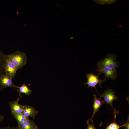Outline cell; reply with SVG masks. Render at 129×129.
I'll list each match as a JSON object with an SVG mask.
<instances>
[{"label": "cell", "mask_w": 129, "mask_h": 129, "mask_svg": "<svg viewBox=\"0 0 129 129\" xmlns=\"http://www.w3.org/2000/svg\"><path fill=\"white\" fill-rule=\"evenodd\" d=\"M89 121L88 120L86 121L87 124V129H97L94 125L93 121H91V124L89 122Z\"/></svg>", "instance_id": "cell-17"}, {"label": "cell", "mask_w": 129, "mask_h": 129, "mask_svg": "<svg viewBox=\"0 0 129 129\" xmlns=\"http://www.w3.org/2000/svg\"><path fill=\"white\" fill-rule=\"evenodd\" d=\"M38 126L33 121L29 119L28 118L21 126L20 129H37Z\"/></svg>", "instance_id": "cell-13"}, {"label": "cell", "mask_w": 129, "mask_h": 129, "mask_svg": "<svg viewBox=\"0 0 129 129\" xmlns=\"http://www.w3.org/2000/svg\"><path fill=\"white\" fill-rule=\"evenodd\" d=\"M115 120L114 122L111 123L106 127L105 129H119L121 127H124L125 123L122 125H119L116 123Z\"/></svg>", "instance_id": "cell-16"}, {"label": "cell", "mask_w": 129, "mask_h": 129, "mask_svg": "<svg viewBox=\"0 0 129 129\" xmlns=\"http://www.w3.org/2000/svg\"><path fill=\"white\" fill-rule=\"evenodd\" d=\"M16 88H17V91L19 93V97H20L21 93H23L25 94L29 95H30L32 92V91L29 89L27 86L25 84H23L20 87L18 86Z\"/></svg>", "instance_id": "cell-14"}, {"label": "cell", "mask_w": 129, "mask_h": 129, "mask_svg": "<svg viewBox=\"0 0 129 129\" xmlns=\"http://www.w3.org/2000/svg\"><path fill=\"white\" fill-rule=\"evenodd\" d=\"M100 98L103 97V101L106 103L110 105L114 110V116H116L115 109L113 107L112 103L113 101L117 100L118 97L115 95V93L113 90L108 89L105 91L100 96Z\"/></svg>", "instance_id": "cell-3"}, {"label": "cell", "mask_w": 129, "mask_h": 129, "mask_svg": "<svg viewBox=\"0 0 129 129\" xmlns=\"http://www.w3.org/2000/svg\"><path fill=\"white\" fill-rule=\"evenodd\" d=\"M3 118V117L0 115V121Z\"/></svg>", "instance_id": "cell-20"}, {"label": "cell", "mask_w": 129, "mask_h": 129, "mask_svg": "<svg viewBox=\"0 0 129 129\" xmlns=\"http://www.w3.org/2000/svg\"><path fill=\"white\" fill-rule=\"evenodd\" d=\"M5 54L0 50V77L5 74L4 64L5 60ZM4 88L0 86V92Z\"/></svg>", "instance_id": "cell-11"}, {"label": "cell", "mask_w": 129, "mask_h": 129, "mask_svg": "<svg viewBox=\"0 0 129 129\" xmlns=\"http://www.w3.org/2000/svg\"><path fill=\"white\" fill-rule=\"evenodd\" d=\"M23 112L27 118L29 117H32L34 120L38 113V111L33 107L29 105H23Z\"/></svg>", "instance_id": "cell-9"}, {"label": "cell", "mask_w": 129, "mask_h": 129, "mask_svg": "<svg viewBox=\"0 0 129 129\" xmlns=\"http://www.w3.org/2000/svg\"><path fill=\"white\" fill-rule=\"evenodd\" d=\"M96 3L99 5H102L104 4H112L115 2L117 0H94Z\"/></svg>", "instance_id": "cell-15"}, {"label": "cell", "mask_w": 129, "mask_h": 129, "mask_svg": "<svg viewBox=\"0 0 129 129\" xmlns=\"http://www.w3.org/2000/svg\"><path fill=\"white\" fill-rule=\"evenodd\" d=\"M116 56L113 54H109L104 58L99 61L97 64L98 68H107L117 69L119 65L116 60Z\"/></svg>", "instance_id": "cell-2"}, {"label": "cell", "mask_w": 129, "mask_h": 129, "mask_svg": "<svg viewBox=\"0 0 129 129\" xmlns=\"http://www.w3.org/2000/svg\"><path fill=\"white\" fill-rule=\"evenodd\" d=\"M5 129H19L18 126L16 127H11L8 126Z\"/></svg>", "instance_id": "cell-19"}, {"label": "cell", "mask_w": 129, "mask_h": 129, "mask_svg": "<svg viewBox=\"0 0 129 129\" xmlns=\"http://www.w3.org/2000/svg\"><path fill=\"white\" fill-rule=\"evenodd\" d=\"M4 68L5 73L10 74L12 78L15 77L17 70L15 66L10 61L7 55H5Z\"/></svg>", "instance_id": "cell-7"}, {"label": "cell", "mask_w": 129, "mask_h": 129, "mask_svg": "<svg viewBox=\"0 0 129 129\" xmlns=\"http://www.w3.org/2000/svg\"><path fill=\"white\" fill-rule=\"evenodd\" d=\"M11 75L8 73L2 75L0 77V86L4 88L7 87L14 88L18 86L15 85L12 81Z\"/></svg>", "instance_id": "cell-5"}, {"label": "cell", "mask_w": 129, "mask_h": 129, "mask_svg": "<svg viewBox=\"0 0 129 129\" xmlns=\"http://www.w3.org/2000/svg\"><path fill=\"white\" fill-rule=\"evenodd\" d=\"M22 97V96L21 97H19L16 100L9 102V104L11 108V114H19L23 112V105L19 104V101Z\"/></svg>", "instance_id": "cell-8"}, {"label": "cell", "mask_w": 129, "mask_h": 129, "mask_svg": "<svg viewBox=\"0 0 129 129\" xmlns=\"http://www.w3.org/2000/svg\"><path fill=\"white\" fill-rule=\"evenodd\" d=\"M94 102L93 105V112L91 118L88 120L90 121L93 120V118L95 114L98 111L101 107L104 104L103 101H101V98H98L97 97L96 95L94 94Z\"/></svg>", "instance_id": "cell-10"}, {"label": "cell", "mask_w": 129, "mask_h": 129, "mask_svg": "<svg viewBox=\"0 0 129 129\" xmlns=\"http://www.w3.org/2000/svg\"><path fill=\"white\" fill-rule=\"evenodd\" d=\"M37 129H38V128Z\"/></svg>", "instance_id": "cell-21"}, {"label": "cell", "mask_w": 129, "mask_h": 129, "mask_svg": "<svg viewBox=\"0 0 129 129\" xmlns=\"http://www.w3.org/2000/svg\"><path fill=\"white\" fill-rule=\"evenodd\" d=\"M128 119L127 122L125 123V125L124 126L125 128L124 129H129V117Z\"/></svg>", "instance_id": "cell-18"}, {"label": "cell", "mask_w": 129, "mask_h": 129, "mask_svg": "<svg viewBox=\"0 0 129 129\" xmlns=\"http://www.w3.org/2000/svg\"><path fill=\"white\" fill-rule=\"evenodd\" d=\"M96 70L98 72V74L99 75L101 73L104 74L105 78L104 80H105L109 78L114 80L116 79L117 77V69H112L107 68H98Z\"/></svg>", "instance_id": "cell-6"}, {"label": "cell", "mask_w": 129, "mask_h": 129, "mask_svg": "<svg viewBox=\"0 0 129 129\" xmlns=\"http://www.w3.org/2000/svg\"><path fill=\"white\" fill-rule=\"evenodd\" d=\"M99 75L98 74L97 75H95L93 74L92 72L91 73L87 74L86 76L87 79V81L86 82L83 84V85H87L88 87H91L94 88L100 96V95L98 92L96 86L99 84L101 87V84L105 80L104 79L103 80L99 79L98 77Z\"/></svg>", "instance_id": "cell-4"}, {"label": "cell", "mask_w": 129, "mask_h": 129, "mask_svg": "<svg viewBox=\"0 0 129 129\" xmlns=\"http://www.w3.org/2000/svg\"><path fill=\"white\" fill-rule=\"evenodd\" d=\"M7 56L10 61L15 66L17 70L24 67L27 62L26 54L17 50Z\"/></svg>", "instance_id": "cell-1"}, {"label": "cell", "mask_w": 129, "mask_h": 129, "mask_svg": "<svg viewBox=\"0 0 129 129\" xmlns=\"http://www.w3.org/2000/svg\"><path fill=\"white\" fill-rule=\"evenodd\" d=\"M12 115L17 121V126L19 129H20L21 126L28 118L25 117L23 112L19 114H14Z\"/></svg>", "instance_id": "cell-12"}]
</instances>
